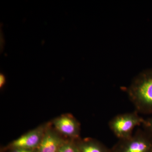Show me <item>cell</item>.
Returning a JSON list of instances; mask_svg holds the SVG:
<instances>
[{"instance_id": "4", "label": "cell", "mask_w": 152, "mask_h": 152, "mask_svg": "<svg viewBox=\"0 0 152 152\" xmlns=\"http://www.w3.org/2000/svg\"><path fill=\"white\" fill-rule=\"evenodd\" d=\"M45 130L43 127H39L30 131L12 142L10 145V148L11 150L16 148L28 150L37 149Z\"/></svg>"}, {"instance_id": "8", "label": "cell", "mask_w": 152, "mask_h": 152, "mask_svg": "<svg viewBox=\"0 0 152 152\" xmlns=\"http://www.w3.org/2000/svg\"><path fill=\"white\" fill-rule=\"evenodd\" d=\"M58 152H79L77 140L65 141L60 147Z\"/></svg>"}, {"instance_id": "3", "label": "cell", "mask_w": 152, "mask_h": 152, "mask_svg": "<svg viewBox=\"0 0 152 152\" xmlns=\"http://www.w3.org/2000/svg\"><path fill=\"white\" fill-rule=\"evenodd\" d=\"M111 152H152V138L145 131L139 130L128 138L119 140Z\"/></svg>"}, {"instance_id": "7", "label": "cell", "mask_w": 152, "mask_h": 152, "mask_svg": "<svg viewBox=\"0 0 152 152\" xmlns=\"http://www.w3.org/2000/svg\"><path fill=\"white\" fill-rule=\"evenodd\" d=\"M77 143L79 152H111L104 144L94 139L79 140Z\"/></svg>"}, {"instance_id": "2", "label": "cell", "mask_w": 152, "mask_h": 152, "mask_svg": "<svg viewBox=\"0 0 152 152\" xmlns=\"http://www.w3.org/2000/svg\"><path fill=\"white\" fill-rule=\"evenodd\" d=\"M144 121L135 111L114 117L109 123V127L119 140H124L132 135L135 128L142 125Z\"/></svg>"}, {"instance_id": "1", "label": "cell", "mask_w": 152, "mask_h": 152, "mask_svg": "<svg viewBox=\"0 0 152 152\" xmlns=\"http://www.w3.org/2000/svg\"><path fill=\"white\" fill-rule=\"evenodd\" d=\"M126 91L136 111L152 114V68L144 70L135 77Z\"/></svg>"}, {"instance_id": "9", "label": "cell", "mask_w": 152, "mask_h": 152, "mask_svg": "<svg viewBox=\"0 0 152 152\" xmlns=\"http://www.w3.org/2000/svg\"><path fill=\"white\" fill-rule=\"evenodd\" d=\"M142 125L144 131L152 138V117L145 119Z\"/></svg>"}, {"instance_id": "11", "label": "cell", "mask_w": 152, "mask_h": 152, "mask_svg": "<svg viewBox=\"0 0 152 152\" xmlns=\"http://www.w3.org/2000/svg\"><path fill=\"white\" fill-rule=\"evenodd\" d=\"M6 78L4 75L1 74L0 75V87L1 88L5 83Z\"/></svg>"}, {"instance_id": "6", "label": "cell", "mask_w": 152, "mask_h": 152, "mask_svg": "<svg viewBox=\"0 0 152 152\" xmlns=\"http://www.w3.org/2000/svg\"><path fill=\"white\" fill-rule=\"evenodd\" d=\"M65 141L55 131L47 129L37 152H58Z\"/></svg>"}, {"instance_id": "5", "label": "cell", "mask_w": 152, "mask_h": 152, "mask_svg": "<svg viewBox=\"0 0 152 152\" xmlns=\"http://www.w3.org/2000/svg\"><path fill=\"white\" fill-rule=\"evenodd\" d=\"M56 129L62 134L69 137L72 140L78 139L80 134V124L72 116L63 115L53 121Z\"/></svg>"}, {"instance_id": "10", "label": "cell", "mask_w": 152, "mask_h": 152, "mask_svg": "<svg viewBox=\"0 0 152 152\" xmlns=\"http://www.w3.org/2000/svg\"><path fill=\"white\" fill-rule=\"evenodd\" d=\"M11 152H35L34 150H28L24 149L16 148L12 149Z\"/></svg>"}]
</instances>
